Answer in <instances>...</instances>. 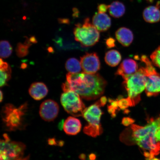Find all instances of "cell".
<instances>
[{
  "label": "cell",
  "instance_id": "25",
  "mask_svg": "<svg viewBox=\"0 0 160 160\" xmlns=\"http://www.w3.org/2000/svg\"><path fill=\"white\" fill-rule=\"evenodd\" d=\"M150 58L153 64L160 69V46L152 53Z\"/></svg>",
  "mask_w": 160,
  "mask_h": 160
},
{
  "label": "cell",
  "instance_id": "24",
  "mask_svg": "<svg viewBox=\"0 0 160 160\" xmlns=\"http://www.w3.org/2000/svg\"><path fill=\"white\" fill-rule=\"evenodd\" d=\"M119 110H126L128 108L134 106L132 101L129 98H121L117 99Z\"/></svg>",
  "mask_w": 160,
  "mask_h": 160
},
{
  "label": "cell",
  "instance_id": "7",
  "mask_svg": "<svg viewBox=\"0 0 160 160\" xmlns=\"http://www.w3.org/2000/svg\"><path fill=\"white\" fill-rule=\"evenodd\" d=\"M100 107L97 102L86 108L83 112V117L88 123L84 128V133L92 137H97L102 132L100 120L103 113Z\"/></svg>",
  "mask_w": 160,
  "mask_h": 160
},
{
  "label": "cell",
  "instance_id": "12",
  "mask_svg": "<svg viewBox=\"0 0 160 160\" xmlns=\"http://www.w3.org/2000/svg\"><path fill=\"white\" fill-rule=\"evenodd\" d=\"M138 68L137 62L132 59H126L120 64L116 75L121 76L124 80L133 74Z\"/></svg>",
  "mask_w": 160,
  "mask_h": 160
},
{
  "label": "cell",
  "instance_id": "16",
  "mask_svg": "<svg viewBox=\"0 0 160 160\" xmlns=\"http://www.w3.org/2000/svg\"><path fill=\"white\" fill-rule=\"evenodd\" d=\"M31 97L37 101L43 99L48 92V90L44 83L42 82L34 83L31 85L29 90Z\"/></svg>",
  "mask_w": 160,
  "mask_h": 160
},
{
  "label": "cell",
  "instance_id": "18",
  "mask_svg": "<svg viewBox=\"0 0 160 160\" xmlns=\"http://www.w3.org/2000/svg\"><path fill=\"white\" fill-rule=\"evenodd\" d=\"M108 11L110 15L112 17L115 18H119L124 14L125 7L121 2L114 1L108 5Z\"/></svg>",
  "mask_w": 160,
  "mask_h": 160
},
{
  "label": "cell",
  "instance_id": "6",
  "mask_svg": "<svg viewBox=\"0 0 160 160\" xmlns=\"http://www.w3.org/2000/svg\"><path fill=\"white\" fill-rule=\"evenodd\" d=\"M73 33L76 41L84 47L94 45L99 39V31L91 23L89 18H86L82 24L76 25Z\"/></svg>",
  "mask_w": 160,
  "mask_h": 160
},
{
  "label": "cell",
  "instance_id": "28",
  "mask_svg": "<svg viewBox=\"0 0 160 160\" xmlns=\"http://www.w3.org/2000/svg\"><path fill=\"white\" fill-rule=\"evenodd\" d=\"M106 44L107 47L108 48L113 47L115 46V40L112 38H109L106 41Z\"/></svg>",
  "mask_w": 160,
  "mask_h": 160
},
{
  "label": "cell",
  "instance_id": "19",
  "mask_svg": "<svg viewBox=\"0 0 160 160\" xmlns=\"http://www.w3.org/2000/svg\"><path fill=\"white\" fill-rule=\"evenodd\" d=\"M0 71H1V81L0 86L3 87L7 85V82L11 77V70L7 63L2 59L0 61Z\"/></svg>",
  "mask_w": 160,
  "mask_h": 160
},
{
  "label": "cell",
  "instance_id": "10",
  "mask_svg": "<svg viewBox=\"0 0 160 160\" xmlns=\"http://www.w3.org/2000/svg\"><path fill=\"white\" fill-rule=\"evenodd\" d=\"M81 63L83 72L93 74L101 68L98 56L96 53H87L81 58Z\"/></svg>",
  "mask_w": 160,
  "mask_h": 160
},
{
  "label": "cell",
  "instance_id": "9",
  "mask_svg": "<svg viewBox=\"0 0 160 160\" xmlns=\"http://www.w3.org/2000/svg\"><path fill=\"white\" fill-rule=\"evenodd\" d=\"M81 97L72 91L65 92L61 95V102L65 111L75 117H81L86 108Z\"/></svg>",
  "mask_w": 160,
  "mask_h": 160
},
{
  "label": "cell",
  "instance_id": "15",
  "mask_svg": "<svg viewBox=\"0 0 160 160\" xmlns=\"http://www.w3.org/2000/svg\"><path fill=\"white\" fill-rule=\"evenodd\" d=\"M81 121L75 117H69L63 123L64 131L68 135H77L81 131Z\"/></svg>",
  "mask_w": 160,
  "mask_h": 160
},
{
  "label": "cell",
  "instance_id": "23",
  "mask_svg": "<svg viewBox=\"0 0 160 160\" xmlns=\"http://www.w3.org/2000/svg\"><path fill=\"white\" fill-rule=\"evenodd\" d=\"M0 48V55L1 58H6L11 56L12 52V48L9 42L7 41H1Z\"/></svg>",
  "mask_w": 160,
  "mask_h": 160
},
{
  "label": "cell",
  "instance_id": "30",
  "mask_svg": "<svg viewBox=\"0 0 160 160\" xmlns=\"http://www.w3.org/2000/svg\"><path fill=\"white\" fill-rule=\"evenodd\" d=\"M146 160H160V159L157 158L155 157L152 158H147Z\"/></svg>",
  "mask_w": 160,
  "mask_h": 160
},
{
  "label": "cell",
  "instance_id": "14",
  "mask_svg": "<svg viewBox=\"0 0 160 160\" xmlns=\"http://www.w3.org/2000/svg\"><path fill=\"white\" fill-rule=\"evenodd\" d=\"M160 2L155 6H150L146 8L143 12V19L147 22L153 23L160 21Z\"/></svg>",
  "mask_w": 160,
  "mask_h": 160
},
{
  "label": "cell",
  "instance_id": "11",
  "mask_svg": "<svg viewBox=\"0 0 160 160\" xmlns=\"http://www.w3.org/2000/svg\"><path fill=\"white\" fill-rule=\"evenodd\" d=\"M59 110V106L55 101L48 99L43 102L40 106L39 114L44 121L51 122L57 117Z\"/></svg>",
  "mask_w": 160,
  "mask_h": 160
},
{
  "label": "cell",
  "instance_id": "20",
  "mask_svg": "<svg viewBox=\"0 0 160 160\" xmlns=\"http://www.w3.org/2000/svg\"><path fill=\"white\" fill-rule=\"evenodd\" d=\"M122 56L119 52L116 50H111L106 53L105 60L108 65L115 67L121 61Z\"/></svg>",
  "mask_w": 160,
  "mask_h": 160
},
{
  "label": "cell",
  "instance_id": "5",
  "mask_svg": "<svg viewBox=\"0 0 160 160\" xmlns=\"http://www.w3.org/2000/svg\"><path fill=\"white\" fill-rule=\"evenodd\" d=\"M1 140V160H29V156L24 157L26 145L21 142L12 141L7 134Z\"/></svg>",
  "mask_w": 160,
  "mask_h": 160
},
{
  "label": "cell",
  "instance_id": "8",
  "mask_svg": "<svg viewBox=\"0 0 160 160\" xmlns=\"http://www.w3.org/2000/svg\"><path fill=\"white\" fill-rule=\"evenodd\" d=\"M140 60L145 65L143 68L147 80L145 89L146 95L148 97H156L160 93V74L147 56H142Z\"/></svg>",
  "mask_w": 160,
  "mask_h": 160
},
{
  "label": "cell",
  "instance_id": "13",
  "mask_svg": "<svg viewBox=\"0 0 160 160\" xmlns=\"http://www.w3.org/2000/svg\"><path fill=\"white\" fill-rule=\"evenodd\" d=\"M92 24L99 32H105L111 27V20L107 14L98 12L93 16Z\"/></svg>",
  "mask_w": 160,
  "mask_h": 160
},
{
  "label": "cell",
  "instance_id": "31",
  "mask_svg": "<svg viewBox=\"0 0 160 160\" xmlns=\"http://www.w3.org/2000/svg\"><path fill=\"white\" fill-rule=\"evenodd\" d=\"M3 99V94L2 93V92L1 91V97H0V101L1 102L2 101V100Z\"/></svg>",
  "mask_w": 160,
  "mask_h": 160
},
{
  "label": "cell",
  "instance_id": "3",
  "mask_svg": "<svg viewBox=\"0 0 160 160\" xmlns=\"http://www.w3.org/2000/svg\"><path fill=\"white\" fill-rule=\"evenodd\" d=\"M135 143L139 146L147 158H152L160 153V142L157 138V132L154 129L143 126L139 130L138 139Z\"/></svg>",
  "mask_w": 160,
  "mask_h": 160
},
{
  "label": "cell",
  "instance_id": "27",
  "mask_svg": "<svg viewBox=\"0 0 160 160\" xmlns=\"http://www.w3.org/2000/svg\"><path fill=\"white\" fill-rule=\"evenodd\" d=\"M108 9V5L105 4H100L98 7V12L100 13H106Z\"/></svg>",
  "mask_w": 160,
  "mask_h": 160
},
{
  "label": "cell",
  "instance_id": "32",
  "mask_svg": "<svg viewBox=\"0 0 160 160\" xmlns=\"http://www.w3.org/2000/svg\"><path fill=\"white\" fill-rule=\"evenodd\" d=\"M146 1H147L148 2H153L154 0H146Z\"/></svg>",
  "mask_w": 160,
  "mask_h": 160
},
{
  "label": "cell",
  "instance_id": "4",
  "mask_svg": "<svg viewBox=\"0 0 160 160\" xmlns=\"http://www.w3.org/2000/svg\"><path fill=\"white\" fill-rule=\"evenodd\" d=\"M147 77L143 67L140 68L133 74L124 80L123 84L127 91L128 98L134 106L141 100L140 95L145 89Z\"/></svg>",
  "mask_w": 160,
  "mask_h": 160
},
{
  "label": "cell",
  "instance_id": "17",
  "mask_svg": "<svg viewBox=\"0 0 160 160\" xmlns=\"http://www.w3.org/2000/svg\"><path fill=\"white\" fill-rule=\"evenodd\" d=\"M115 37L118 41L125 47H129L133 40L132 32L125 27H122L118 29L116 32Z\"/></svg>",
  "mask_w": 160,
  "mask_h": 160
},
{
  "label": "cell",
  "instance_id": "22",
  "mask_svg": "<svg viewBox=\"0 0 160 160\" xmlns=\"http://www.w3.org/2000/svg\"><path fill=\"white\" fill-rule=\"evenodd\" d=\"M30 41L26 42L24 43H19L16 48V52L17 55L19 57L22 58L26 57L29 53V48L31 42H35L36 40L33 37L31 38Z\"/></svg>",
  "mask_w": 160,
  "mask_h": 160
},
{
  "label": "cell",
  "instance_id": "26",
  "mask_svg": "<svg viewBox=\"0 0 160 160\" xmlns=\"http://www.w3.org/2000/svg\"><path fill=\"white\" fill-rule=\"evenodd\" d=\"M135 122L134 120L129 117H125L122 120V123L123 125L128 126L132 125Z\"/></svg>",
  "mask_w": 160,
  "mask_h": 160
},
{
  "label": "cell",
  "instance_id": "29",
  "mask_svg": "<svg viewBox=\"0 0 160 160\" xmlns=\"http://www.w3.org/2000/svg\"><path fill=\"white\" fill-rule=\"evenodd\" d=\"M98 102L101 107H103L107 103V98L105 97H102L101 99Z\"/></svg>",
  "mask_w": 160,
  "mask_h": 160
},
{
  "label": "cell",
  "instance_id": "21",
  "mask_svg": "<svg viewBox=\"0 0 160 160\" xmlns=\"http://www.w3.org/2000/svg\"><path fill=\"white\" fill-rule=\"evenodd\" d=\"M65 68L69 73H79L82 69L81 62L75 58H71L68 59L65 64Z\"/></svg>",
  "mask_w": 160,
  "mask_h": 160
},
{
  "label": "cell",
  "instance_id": "2",
  "mask_svg": "<svg viewBox=\"0 0 160 160\" xmlns=\"http://www.w3.org/2000/svg\"><path fill=\"white\" fill-rule=\"evenodd\" d=\"M28 109L27 103L18 108L10 103L3 106L1 110V116L3 127L6 131H14L25 128Z\"/></svg>",
  "mask_w": 160,
  "mask_h": 160
},
{
  "label": "cell",
  "instance_id": "1",
  "mask_svg": "<svg viewBox=\"0 0 160 160\" xmlns=\"http://www.w3.org/2000/svg\"><path fill=\"white\" fill-rule=\"evenodd\" d=\"M107 85V82L99 74L69 73L62 88L64 92L74 91L82 98L91 101L102 95Z\"/></svg>",
  "mask_w": 160,
  "mask_h": 160
}]
</instances>
